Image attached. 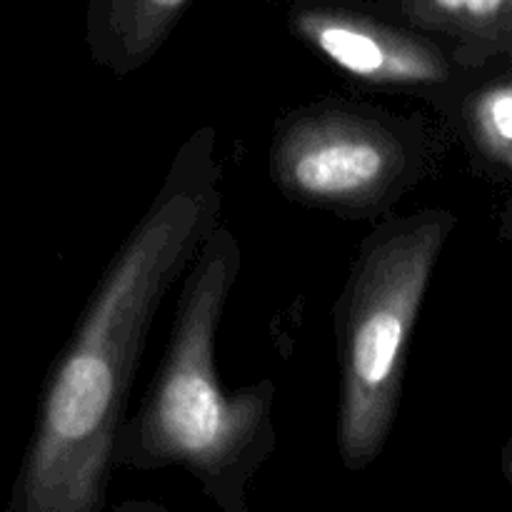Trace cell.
Wrapping results in <instances>:
<instances>
[{
	"label": "cell",
	"instance_id": "1",
	"mask_svg": "<svg viewBox=\"0 0 512 512\" xmlns=\"http://www.w3.org/2000/svg\"><path fill=\"white\" fill-rule=\"evenodd\" d=\"M220 218L218 133L203 125L178 148L50 370L8 512L103 510L115 438L150 325Z\"/></svg>",
	"mask_w": 512,
	"mask_h": 512
},
{
	"label": "cell",
	"instance_id": "2",
	"mask_svg": "<svg viewBox=\"0 0 512 512\" xmlns=\"http://www.w3.org/2000/svg\"><path fill=\"white\" fill-rule=\"evenodd\" d=\"M243 268L238 235L223 223L205 238L180 285L163 363L113 448V468H183L225 512H248V488L273 458L275 383L235 393L220 385L215 340Z\"/></svg>",
	"mask_w": 512,
	"mask_h": 512
},
{
	"label": "cell",
	"instance_id": "3",
	"mask_svg": "<svg viewBox=\"0 0 512 512\" xmlns=\"http://www.w3.org/2000/svg\"><path fill=\"white\" fill-rule=\"evenodd\" d=\"M453 230L455 215L443 208L388 215L355 253L333 310L340 368L335 445L350 473L373 465L393 433L410 340Z\"/></svg>",
	"mask_w": 512,
	"mask_h": 512
},
{
	"label": "cell",
	"instance_id": "4",
	"mask_svg": "<svg viewBox=\"0 0 512 512\" xmlns=\"http://www.w3.org/2000/svg\"><path fill=\"white\" fill-rule=\"evenodd\" d=\"M430 165L423 118L338 95L285 113L268 148L270 183L288 203L343 220L388 218Z\"/></svg>",
	"mask_w": 512,
	"mask_h": 512
},
{
	"label": "cell",
	"instance_id": "5",
	"mask_svg": "<svg viewBox=\"0 0 512 512\" xmlns=\"http://www.w3.org/2000/svg\"><path fill=\"white\" fill-rule=\"evenodd\" d=\"M285 3L290 35L370 88L443 100L453 95L460 68H473L458 50L390 15L375 0Z\"/></svg>",
	"mask_w": 512,
	"mask_h": 512
},
{
	"label": "cell",
	"instance_id": "6",
	"mask_svg": "<svg viewBox=\"0 0 512 512\" xmlns=\"http://www.w3.org/2000/svg\"><path fill=\"white\" fill-rule=\"evenodd\" d=\"M193 0H88L85 45L115 78L143 70L163 50Z\"/></svg>",
	"mask_w": 512,
	"mask_h": 512
},
{
	"label": "cell",
	"instance_id": "7",
	"mask_svg": "<svg viewBox=\"0 0 512 512\" xmlns=\"http://www.w3.org/2000/svg\"><path fill=\"white\" fill-rule=\"evenodd\" d=\"M395 18L453 43L470 65L512 53V0H375Z\"/></svg>",
	"mask_w": 512,
	"mask_h": 512
},
{
	"label": "cell",
	"instance_id": "8",
	"mask_svg": "<svg viewBox=\"0 0 512 512\" xmlns=\"http://www.w3.org/2000/svg\"><path fill=\"white\" fill-rule=\"evenodd\" d=\"M460 128L490 163L512 173V80L490 83L458 105Z\"/></svg>",
	"mask_w": 512,
	"mask_h": 512
},
{
	"label": "cell",
	"instance_id": "9",
	"mask_svg": "<svg viewBox=\"0 0 512 512\" xmlns=\"http://www.w3.org/2000/svg\"><path fill=\"white\" fill-rule=\"evenodd\" d=\"M255 3H273V0H255Z\"/></svg>",
	"mask_w": 512,
	"mask_h": 512
}]
</instances>
